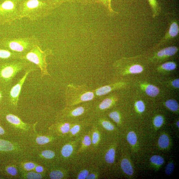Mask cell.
<instances>
[{
    "mask_svg": "<svg viewBox=\"0 0 179 179\" xmlns=\"http://www.w3.org/2000/svg\"><path fill=\"white\" fill-rule=\"evenodd\" d=\"M143 70L142 67L140 65H135L131 66L129 69L130 72L132 74L140 73Z\"/></svg>",
    "mask_w": 179,
    "mask_h": 179,
    "instance_id": "obj_34",
    "label": "cell"
},
{
    "mask_svg": "<svg viewBox=\"0 0 179 179\" xmlns=\"http://www.w3.org/2000/svg\"><path fill=\"white\" fill-rule=\"evenodd\" d=\"M51 6L61 3L63 0H43Z\"/></svg>",
    "mask_w": 179,
    "mask_h": 179,
    "instance_id": "obj_41",
    "label": "cell"
},
{
    "mask_svg": "<svg viewBox=\"0 0 179 179\" xmlns=\"http://www.w3.org/2000/svg\"><path fill=\"white\" fill-rule=\"evenodd\" d=\"M177 67L176 63L173 62H169L165 63L161 65L163 69L166 70H173L176 69Z\"/></svg>",
    "mask_w": 179,
    "mask_h": 179,
    "instance_id": "obj_33",
    "label": "cell"
},
{
    "mask_svg": "<svg viewBox=\"0 0 179 179\" xmlns=\"http://www.w3.org/2000/svg\"><path fill=\"white\" fill-rule=\"evenodd\" d=\"M119 165L123 173L130 176L133 174V167L129 159L126 158H121Z\"/></svg>",
    "mask_w": 179,
    "mask_h": 179,
    "instance_id": "obj_19",
    "label": "cell"
},
{
    "mask_svg": "<svg viewBox=\"0 0 179 179\" xmlns=\"http://www.w3.org/2000/svg\"><path fill=\"white\" fill-rule=\"evenodd\" d=\"M50 127L52 133L62 139L67 138L72 126L76 122L61 121Z\"/></svg>",
    "mask_w": 179,
    "mask_h": 179,
    "instance_id": "obj_13",
    "label": "cell"
},
{
    "mask_svg": "<svg viewBox=\"0 0 179 179\" xmlns=\"http://www.w3.org/2000/svg\"><path fill=\"white\" fill-rule=\"evenodd\" d=\"M135 106L139 112L142 113L145 110V106L144 103L141 101H139L135 104Z\"/></svg>",
    "mask_w": 179,
    "mask_h": 179,
    "instance_id": "obj_38",
    "label": "cell"
},
{
    "mask_svg": "<svg viewBox=\"0 0 179 179\" xmlns=\"http://www.w3.org/2000/svg\"><path fill=\"white\" fill-rule=\"evenodd\" d=\"M93 123L96 125L109 139L118 138L119 129L107 118L98 115L92 117Z\"/></svg>",
    "mask_w": 179,
    "mask_h": 179,
    "instance_id": "obj_9",
    "label": "cell"
},
{
    "mask_svg": "<svg viewBox=\"0 0 179 179\" xmlns=\"http://www.w3.org/2000/svg\"><path fill=\"white\" fill-rule=\"evenodd\" d=\"M57 138L61 139L57 136H56L54 137L53 136H41L38 137L36 139V141L39 144L44 145L47 144V143L50 142H53Z\"/></svg>",
    "mask_w": 179,
    "mask_h": 179,
    "instance_id": "obj_23",
    "label": "cell"
},
{
    "mask_svg": "<svg viewBox=\"0 0 179 179\" xmlns=\"http://www.w3.org/2000/svg\"><path fill=\"white\" fill-rule=\"evenodd\" d=\"M152 12V17L155 18L160 15L161 9L157 0H148Z\"/></svg>",
    "mask_w": 179,
    "mask_h": 179,
    "instance_id": "obj_20",
    "label": "cell"
},
{
    "mask_svg": "<svg viewBox=\"0 0 179 179\" xmlns=\"http://www.w3.org/2000/svg\"><path fill=\"white\" fill-rule=\"evenodd\" d=\"M42 155L48 160H52L56 157V154L53 150H47L43 151L42 152Z\"/></svg>",
    "mask_w": 179,
    "mask_h": 179,
    "instance_id": "obj_31",
    "label": "cell"
},
{
    "mask_svg": "<svg viewBox=\"0 0 179 179\" xmlns=\"http://www.w3.org/2000/svg\"><path fill=\"white\" fill-rule=\"evenodd\" d=\"M2 98V93L1 92V91H0V100H1V99Z\"/></svg>",
    "mask_w": 179,
    "mask_h": 179,
    "instance_id": "obj_47",
    "label": "cell"
},
{
    "mask_svg": "<svg viewBox=\"0 0 179 179\" xmlns=\"http://www.w3.org/2000/svg\"><path fill=\"white\" fill-rule=\"evenodd\" d=\"M13 145L11 142L0 139V151L9 152L13 150Z\"/></svg>",
    "mask_w": 179,
    "mask_h": 179,
    "instance_id": "obj_24",
    "label": "cell"
},
{
    "mask_svg": "<svg viewBox=\"0 0 179 179\" xmlns=\"http://www.w3.org/2000/svg\"><path fill=\"white\" fill-rule=\"evenodd\" d=\"M150 161L154 165L157 166H161L164 164V158L159 155H154L150 158Z\"/></svg>",
    "mask_w": 179,
    "mask_h": 179,
    "instance_id": "obj_30",
    "label": "cell"
},
{
    "mask_svg": "<svg viewBox=\"0 0 179 179\" xmlns=\"http://www.w3.org/2000/svg\"><path fill=\"white\" fill-rule=\"evenodd\" d=\"M62 114L61 121L77 122L91 118L86 117L85 115L93 110L88 106H70Z\"/></svg>",
    "mask_w": 179,
    "mask_h": 179,
    "instance_id": "obj_10",
    "label": "cell"
},
{
    "mask_svg": "<svg viewBox=\"0 0 179 179\" xmlns=\"http://www.w3.org/2000/svg\"><path fill=\"white\" fill-rule=\"evenodd\" d=\"M18 20L24 18L35 21L48 15L53 7L43 0H20Z\"/></svg>",
    "mask_w": 179,
    "mask_h": 179,
    "instance_id": "obj_2",
    "label": "cell"
},
{
    "mask_svg": "<svg viewBox=\"0 0 179 179\" xmlns=\"http://www.w3.org/2000/svg\"><path fill=\"white\" fill-rule=\"evenodd\" d=\"M92 124V118L75 122L71 127L65 139H72L81 136Z\"/></svg>",
    "mask_w": 179,
    "mask_h": 179,
    "instance_id": "obj_12",
    "label": "cell"
},
{
    "mask_svg": "<svg viewBox=\"0 0 179 179\" xmlns=\"http://www.w3.org/2000/svg\"><path fill=\"white\" fill-rule=\"evenodd\" d=\"M6 119L7 121L14 125H20L23 124L19 118L13 114H9L7 115Z\"/></svg>",
    "mask_w": 179,
    "mask_h": 179,
    "instance_id": "obj_27",
    "label": "cell"
},
{
    "mask_svg": "<svg viewBox=\"0 0 179 179\" xmlns=\"http://www.w3.org/2000/svg\"><path fill=\"white\" fill-rule=\"evenodd\" d=\"M24 167L26 170H29L34 169L35 167V165L33 163L28 162L26 163Z\"/></svg>",
    "mask_w": 179,
    "mask_h": 179,
    "instance_id": "obj_42",
    "label": "cell"
},
{
    "mask_svg": "<svg viewBox=\"0 0 179 179\" xmlns=\"http://www.w3.org/2000/svg\"><path fill=\"white\" fill-rule=\"evenodd\" d=\"M169 28L164 37L158 43V47L168 42L177 37L179 33V26L177 20L176 18L171 19L169 21Z\"/></svg>",
    "mask_w": 179,
    "mask_h": 179,
    "instance_id": "obj_15",
    "label": "cell"
},
{
    "mask_svg": "<svg viewBox=\"0 0 179 179\" xmlns=\"http://www.w3.org/2000/svg\"><path fill=\"white\" fill-rule=\"evenodd\" d=\"M36 171L38 173H41L43 172V170L42 167L41 166H38L35 168Z\"/></svg>",
    "mask_w": 179,
    "mask_h": 179,
    "instance_id": "obj_44",
    "label": "cell"
},
{
    "mask_svg": "<svg viewBox=\"0 0 179 179\" xmlns=\"http://www.w3.org/2000/svg\"><path fill=\"white\" fill-rule=\"evenodd\" d=\"M4 44L10 51L21 56L28 52L35 46L39 45L40 42L37 37L32 36L10 39L4 42Z\"/></svg>",
    "mask_w": 179,
    "mask_h": 179,
    "instance_id": "obj_5",
    "label": "cell"
},
{
    "mask_svg": "<svg viewBox=\"0 0 179 179\" xmlns=\"http://www.w3.org/2000/svg\"><path fill=\"white\" fill-rule=\"evenodd\" d=\"M176 125L177 128H179V121L177 122Z\"/></svg>",
    "mask_w": 179,
    "mask_h": 179,
    "instance_id": "obj_46",
    "label": "cell"
},
{
    "mask_svg": "<svg viewBox=\"0 0 179 179\" xmlns=\"http://www.w3.org/2000/svg\"><path fill=\"white\" fill-rule=\"evenodd\" d=\"M146 94L151 97H155L158 94L159 90L158 88L154 86L149 85L146 88Z\"/></svg>",
    "mask_w": 179,
    "mask_h": 179,
    "instance_id": "obj_26",
    "label": "cell"
},
{
    "mask_svg": "<svg viewBox=\"0 0 179 179\" xmlns=\"http://www.w3.org/2000/svg\"><path fill=\"white\" fill-rule=\"evenodd\" d=\"M20 0H3L0 3V21L12 23L18 20Z\"/></svg>",
    "mask_w": 179,
    "mask_h": 179,
    "instance_id": "obj_8",
    "label": "cell"
},
{
    "mask_svg": "<svg viewBox=\"0 0 179 179\" xmlns=\"http://www.w3.org/2000/svg\"><path fill=\"white\" fill-rule=\"evenodd\" d=\"M6 171L8 173L13 176H15L17 173V169L13 166L8 167Z\"/></svg>",
    "mask_w": 179,
    "mask_h": 179,
    "instance_id": "obj_40",
    "label": "cell"
},
{
    "mask_svg": "<svg viewBox=\"0 0 179 179\" xmlns=\"http://www.w3.org/2000/svg\"><path fill=\"white\" fill-rule=\"evenodd\" d=\"M94 94L93 93L88 92L84 94L81 97V101L82 102L89 101L93 99Z\"/></svg>",
    "mask_w": 179,
    "mask_h": 179,
    "instance_id": "obj_36",
    "label": "cell"
},
{
    "mask_svg": "<svg viewBox=\"0 0 179 179\" xmlns=\"http://www.w3.org/2000/svg\"><path fill=\"white\" fill-rule=\"evenodd\" d=\"M118 139L107 140L96 152L92 154L95 164L103 173L116 166V156Z\"/></svg>",
    "mask_w": 179,
    "mask_h": 179,
    "instance_id": "obj_1",
    "label": "cell"
},
{
    "mask_svg": "<svg viewBox=\"0 0 179 179\" xmlns=\"http://www.w3.org/2000/svg\"><path fill=\"white\" fill-rule=\"evenodd\" d=\"M110 87L106 86L100 88L96 91V94L98 95H102L109 93L111 91Z\"/></svg>",
    "mask_w": 179,
    "mask_h": 179,
    "instance_id": "obj_32",
    "label": "cell"
},
{
    "mask_svg": "<svg viewBox=\"0 0 179 179\" xmlns=\"http://www.w3.org/2000/svg\"><path fill=\"white\" fill-rule=\"evenodd\" d=\"M81 136L77 138L62 140L63 144L59 151L63 165L70 166L76 157Z\"/></svg>",
    "mask_w": 179,
    "mask_h": 179,
    "instance_id": "obj_6",
    "label": "cell"
},
{
    "mask_svg": "<svg viewBox=\"0 0 179 179\" xmlns=\"http://www.w3.org/2000/svg\"><path fill=\"white\" fill-rule=\"evenodd\" d=\"M165 105L169 109L173 111H177L179 108L178 103L174 99H170L167 101Z\"/></svg>",
    "mask_w": 179,
    "mask_h": 179,
    "instance_id": "obj_29",
    "label": "cell"
},
{
    "mask_svg": "<svg viewBox=\"0 0 179 179\" xmlns=\"http://www.w3.org/2000/svg\"><path fill=\"white\" fill-rule=\"evenodd\" d=\"M91 144L90 153L93 154L103 145L108 140L98 127L93 123L91 127Z\"/></svg>",
    "mask_w": 179,
    "mask_h": 179,
    "instance_id": "obj_11",
    "label": "cell"
},
{
    "mask_svg": "<svg viewBox=\"0 0 179 179\" xmlns=\"http://www.w3.org/2000/svg\"><path fill=\"white\" fill-rule=\"evenodd\" d=\"M52 51L50 49L43 51L39 45L35 46L29 51L21 56L19 59L24 60L34 64L40 69L42 77L45 75H49L48 73L46 58L51 54Z\"/></svg>",
    "mask_w": 179,
    "mask_h": 179,
    "instance_id": "obj_4",
    "label": "cell"
},
{
    "mask_svg": "<svg viewBox=\"0 0 179 179\" xmlns=\"http://www.w3.org/2000/svg\"><path fill=\"white\" fill-rule=\"evenodd\" d=\"M170 143L169 138L166 134H162L159 138L158 145L161 148L166 149L168 148L170 145Z\"/></svg>",
    "mask_w": 179,
    "mask_h": 179,
    "instance_id": "obj_22",
    "label": "cell"
},
{
    "mask_svg": "<svg viewBox=\"0 0 179 179\" xmlns=\"http://www.w3.org/2000/svg\"><path fill=\"white\" fill-rule=\"evenodd\" d=\"M91 126L82 135L77 155L90 153L91 144Z\"/></svg>",
    "mask_w": 179,
    "mask_h": 179,
    "instance_id": "obj_16",
    "label": "cell"
},
{
    "mask_svg": "<svg viewBox=\"0 0 179 179\" xmlns=\"http://www.w3.org/2000/svg\"><path fill=\"white\" fill-rule=\"evenodd\" d=\"M27 177L30 179H39L42 178V176L40 174L32 172L27 174Z\"/></svg>",
    "mask_w": 179,
    "mask_h": 179,
    "instance_id": "obj_39",
    "label": "cell"
},
{
    "mask_svg": "<svg viewBox=\"0 0 179 179\" xmlns=\"http://www.w3.org/2000/svg\"><path fill=\"white\" fill-rule=\"evenodd\" d=\"M164 122V118L162 117L161 115H158L154 119V125L155 127H157V128H159L162 126Z\"/></svg>",
    "mask_w": 179,
    "mask_h": 179,
    "instance_id": "obj_35",
    "label": "cell"
},
{
    "mask_svg": "<svg viewBox=\"0 0 179 179\" xmlns=\"http://www.w3.org/2000/svg\"><path fill=\"white\" fill-rule=\"evenodd\" d=\"M173 86L177 88H179V80L178 79L174 80L172 82Z\"/></svg>",
    "mask_w": 179,
    "mask_h": 179,
    "instance_id": "obj_43",
    "label": "cell"
},
{
    "mask_svg": "<svg viewBox=\"0 0 179 179\" xmlns=\"http://www.w3.org/2000/svg\"><path fill=\"white\" fill-rule=\"evenodd\" d=\"M178 50V48L176 46L166 47L158 51L155 54L154 58L162 59L172 56L177 52Z\"/></svg>",
    "mask_w": 179,
    "mask_h": 179,
    "instance_id": "obj_18",
    "label": "cell"
},
{
    "mask_svg": "<svg viewBox=\"0 0 179 179\" xmlns=\"http://www.w3.org/2000/svg\"><path fill=\"white\" fill-rule=\"evenodd\" d=\"M101 1L103 2H106V1H108V0H101Z\"/></svg>",
    "mask_w": 179,
    "mask_h": 179,
    "instance_id": "obj_48",
    "label": "cell"
},
{
    "mask_svg": "<svg viewBox=\"0 0 179 179\" xmlns=\"http://www.w3.org/2000/svg\"><path fill=\"white\" fill-rule=\"evenodd\" d=\"M30 62L24 60L16 59L4 65L0 70V77L6 82L11 81L18 73L29 67Z\"/></svg>",
    "mask_w": 179,
    "mask_h": 179,
    "instance_id": "obj_7",
    "label": "cell"
},
{
    "mask_svg": "<svg viewBox=\"0 0 179 179\" xmlns=\"http://www.w3.org/2000/svg\"><path fill=\"white\" fill-rule=\"evenodd\" d=\"M127 140L131 146L136 145L137 142V135L133 131L129 132L127 136Z\"/></svg>",
    "mask_w": 179,
    "mask_h": 179,
    "instance_id": "obj_28",
    "label": "cell"
},
{
    "mask_svg": "<svg viewBox=\"0 0 179 179\" xmlns=\"http://www.w3.org/2000/svg\"><path fill=\"white\" fill-rule=\"evenodd\" d=\"M0 1H2V0H0Z\"/></svg>",
    "mask_w": 179,
    "mask_h": 179,
    "instance_id": "obj_49",
    "label": "cell"
},
{
    "mask_svg": "<svg viewBox=\"0 0 179 179\" xmlns=\"http://www.w3.org/2000/svg\"><path fill=\"white\" fill-rule=\"evenodd\" d=\"M49 177L51 179H71L70 166H65L63 168L51 170Z\"/></svg>",
    "mask_w": 179,
    "mask_h": 179,
    "instance_id": "obj_17",
    "label": "cell"
},
{
    "mask_svg": "<svg viewBox=\"0 0 179 179\" xmlns=\"http://www.w3.org/2000/svg\"><path fill=\"white\" fill-rule=\"evenodd\" d=\"M110 118L116 123L118 128H121V118L120 114L117 111H113L109 114Z\"/></svg>",
    "mask_w": 179,
    "mask_h": 179,
    "instance_id": "obj_21",
    "label": "cell"
},
{
    "mask_svg": "<svg viewBox=\"0 0 179 179\" xmlns=\"http://www.w3.org/2000/svg\"><path fill=\"white\" fill-rule=\"evenodd\" d=\"M5 133V130L2 128V127L0 126V135H2L4 134Z\"/></svg>",
    "mask_w": 179,
    "mask_h": 179,
    "instance_id": "obj_45",
    "label": "cell"
},
{
    "mask_svg": "<svg viewBox=\"0 0 179 179\" xmlns=\"http://www.w3.org/2000/svg\"><path fill=\"white\" fill-rule=\"evenodd\" d=\"M174 169V165L173 162H170L167 165L165 173L167 175H170L172 174Z\"/></svg>",
    "mask_w": 179,
    "mask_h": 179,
    "instance_id": "obj_37",
    "label": "cell"
},
{
    "mask_svg": "<svg viewBox=\"0 0 179 179\" xmlns=\"http://www.w3.org/2000/svg\"><path fill=\"white\" fill-rule=\"evenodd\" d=\"M96 166L92 154L87 153L77 155L70 165L71 179H86Z\"/></svg>",
    "mask_w": 179,
    "mask_h": 179,
    "instance_id": "obj_3",
    "label": "cell"
},
{
    "mask_svg": "<svg viewBox=\"0 0 179 179\" xmlns=\"http://www.w3.org/2000/svg\"><path fill=\"white\" fill-rule=\"evenodd\" d=\"M103 174L102 171L98 166H96L91 171L86 179H100Z\"/></svg>",
    "mask_w": 179,
    "mask_h": 179,
    "instance_id": "obj_25",
    "label": "cell"
},
{
    "mask_svg": "<svg viewBox=\"0 0 179 179\" xmlns=\"http://www.w3.org/2000/svg\"><path fill=\"white\" fill-rule=\"evenodd\" d=\"M34 67L30 66L28 69L27 70L23 77L21 80H20L17 84L11 88L10 92L9 97L10 101L12 105L14 106H17L19 95L21 93L24 83L28 75L31 72L34 70Z\"/></svg>",
    "mask_w": 179,
    "mask_h": 179,
    "instance_id": "obj_14",
    "label": "cell"
}]
</instances>
